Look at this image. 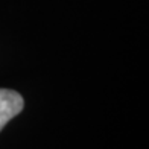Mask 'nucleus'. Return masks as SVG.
<instances>
[{
	"mask_svg": "<svg viewBox=\"0 0 149 149\" xmlns=\"http://www.w3.org/2000/svg\"><path fill=\"white\" fill-rule=\"evenodd\" d=\"M24 107V100L22 94L14 90L0 88V131L11 119L22 113Z\"/></svg>",
	"mask_w": 149,
	"mask_h": 149,
	"instance_id": "f257e3e1",
	"label": "nucleus"
}]
</instances>
